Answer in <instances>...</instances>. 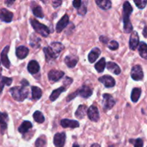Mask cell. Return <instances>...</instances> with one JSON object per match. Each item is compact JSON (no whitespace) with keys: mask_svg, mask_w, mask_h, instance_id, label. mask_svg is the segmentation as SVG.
<instances>
[{"mask_svg":"<svg viewBox=\"0 0 147 147\" xmlns=\"http://www.w3.org/2000/svg\"><path fill=\"white\" fill-rule=\"evenodd\" d=\"M27 70L31 74H36L40 70V65L36 60H31L27 65Z\"/></svg>","mask_w":147,"mask_h":147,"instance_id":"cell-19","label":"cell"},{"mask_svg":"<svg viewBox=\"0 0 147 147\" xmlns=\"http://www.w3.org/2000/svg\"><path fill=\"white\" fill-rule=\"evenodd\" d=\"M76 96H78V90H76V92H74L73 93H71V94L69 95V96L67 97V98H66V101H68V102L70 101V100H71L72 99L74 98Z\"/></svg>","mask_w":147,"mask_h":147,"instance_id":"cell-41","label":"cell"},{"mask_svg":"<svg viewBox=\"0 0 147 147\" xmlns=\"http://www.w3.org/2000/svg\"><path fill=\"white\" fill-rule=\"evenodd\" d=\"M10 93L17 101H23L28 96V90L24 86H16L10 88Z\"/></svg>","mask_w":147,"mask_h":147,"instance_id":"cell-3","label":"cell"},{"mask_svg":"<svg viewBox=\"0 0 147 147\" xmlns=\"http://www.w3.org/2000/svg\"><path fill=\"white\" fill-rule=\"evenodd\" d=\"M86 13V7L84 5V4L82 3V5L79 9H78V14L80 15H84Z\"/></svg>","mask_w":147,"mask_h":147,"instance_id":"cell-38","label":"cell"},{"mask_svg":"<svg viewBox=\"0 0 147 147\" xmlns=\"http://www.w3.org/2000/svg\"><path fill=\"white\" fill-rule=\"evenodd\" d=\"M133 11V7L128 1H125L122 7V20H123L124 32L131 33L133 31V25L130 21V15Z\"/></svg>","mask_w":147,"mask_h":147,"instance_id":"cell-2","label":"cell"},{"mask_svg":"<svg viewBox=\"0 0 147 147\" xmlns=\"http://www.w3.org/2000/svg\"><path fill=\"white\" fill-rule=\"evenodd\" d=\"M101 54V51L98 47H95L92 49L90 51V53L88 55V60H89V63H94L96 61L97 59L98 58Z\"/></svg>","mask_w":147,"mask_h":147,"instance_id":"cell-18","label":"cell"},{"mask_svg":"<svg viewBox=\"0 0 147 147\" xmlns=\"http://www.w3.org/2000/svg\"><path fill=\"white\" fill-rule=\"evenodd\" d=\"M118 47H119V45L115 40H112L108 43V47L111 50H116L118 48Z\"/></svg>","mask_w":147,"mask_h":147,"instance_id":"cell-36","label":"cell"},{"mask_svg":"<svg viewBox=\"0 0 147 147\" xmlns=\"http://www.w3.org/2000/svg\"><path fill=\"white\" fill-rule=\"evenodd\" d=\"M105 66H106L105 59L104 58V57H102V58H101L100 60L95 64V67L98 73H102V72L104 71V70H105Z\"/></svg>","mask_w":147,"mask_h":147,"instance_id":"cell-30","label":"cell"},{"mask_svg":"<svg viewBox=\"0 0 147 147\" xmlns=\"http://www.w3.org/2000/svg\"><path fill=\"white\" fill-rule=\"evenodd\" d=\"M141 90L139 88H135L132 90V92H131V100H132L133 103H136L137 101L139 99L140 96H141Z\"/></svg>","mask_w":147,"mask_h":147,"instance_id":"cell-29","label":"cell"},{"mask_svg":"<svg viewBox=\"0 0 147 147\" xmlns=\"http://www.w3.org/2000/svg\"><path fill=\"white\" fill-rule=\"evenodd\" d=\"M82 1H81V0H75V1H74L73 2H72V4H73L74 7L76 9H79L81 7V6L82 5Z\"/></svg>","mask_w":147,"mask_h":147,"instance_id":"cell-40","label":"cell"},{"mask_svg":"<svg viewBox=\"0 0 147 147\" xmlns=\"http://www.w3.org/2000/svg\"><path fill=\"white\" fill-rule=\"evenodd\" d=\"M61 4H62V1H60V0H54V1H52V4H53L54 8L59 7V6H61Z\"/></svg>","mask_w":147,"mask_h":147,"instance_id":"cell-43","label":"cell"},{"mask_svg":"<svg viewBox=\"0 0 147 147\" xmlns=\"http://www.w3.org/2000/svg\"><path fill=\"white\" fill-rule=\"evenodd\" d=\"M110 147H112V146H110Z\"/></svg>","mask_w":147,"mask_h":147,"instance_id":"cell-51","label":"cell"},{"mask_svg":"<svg viewBox=\"0 0 147 147\" xmlns=\"http://www.w3.org/2000/svg\"><path fill=\"white\" fill-rule=\"evenodd\" d=\"M86 112H87V107H86V106H85V105H80L78 107L76 113H75V116H76L77 119H82L85 116Z\"/></svg>","mask_w":147,"mask_h":147,"instance_id":"cell-24","label":"cell"},{"mask_svg":"<svg viewBox=\"0 0 147 147\" xmlns=\"http://www.w3.org/2000/svg\"><path fill=\"white\" fill-rule=\"evenodd\" d=\"M99 40H100V41L103 43H108V41H109V40H108V37H104V36H100V37H99Z\"/></svg>","mask_w":147,"mask_h":147,"instance_id":"cell-44","label":"cell"},{"mask_svg":"<svg viewBox=\"0 0 147 147\" xmlns=\"http://www.w3.org/2000/svg\"><path fill=\"white\" fill-rule=\"evenodd\" d=\"M78 95L84 98H88L92 95V90L86 86H83L81 88L78 89Z\"/></svg>","mask_w":147,"mask_h":147,"instance_id":"cell-16","label":"cell"},{"mask_svg":"<svg viewBox=\"0 0 147 147\" xmlns=\"http://www.w3.org/2000/svg\"><path fill=\"white\" fill-rule=\"evenodd\" d=\"M130 142H133L134 147H143L144 142L141 139H137L135 140H130Z\"/></svg>","mask_w":147,"mask_h":147,"instance_id":"cell-37","label":"cell"},{"mask_svg":"<svg viewBox=\"0 0 147 147\" xmlns=\"http://www.w3.org/2000/svg\"><path fill=\"white\" fill-rule=\"evenodd\" d=\"M98 80L101 83H102L106 88H112L115 86V79L112 77H111L110 76H108V75L99 78Z\"/></svg>","mask_w":147,"mask_h":147,"instance_id":"cell-11","label":"cell"},{"mask_svg":"<svg viewBox=\"0 0 147 147\" xmlns=\"http://www.w3.org/2000/svg\"><path fill=\"white\" fill-rule=\"evenodd\" d=\"M131 76L133 80L135 81H139L144 78V73H143L142 68L139 65H134L132 67L131 71Z\"/></svg>","mask_w":147,"mask_h":147,"instance_id":"cell-5","label":"cell"},{"mask_svg":"<svg viewBox=\"0 0 147 147\" xmlns=\"http://www.w3.org/2000/svg\"><path fill=\"white\" fill-rule=\"evenodd\" d=\"M66 142V134L64 132L57 133L53 137V144L56 147H63Z\"/></svg>","mask_w":147,"mask_h":147,"instance_id":"cell-7","label":"cell"},{"mask_svg":"<svg viewBox=\"0 0 147 147\" xmlns=\"http://www.w3.org/2000/svg\"><path fill=\"white\" fill-rule=\"evenodd\" d=\"M134 3L135 4V5L137 6V7H138V9H144L145 8L146 5L147 4V1L146 0H135L134 1Z\"/></svg>","mask_w":147,"mask_h":147,"instance_id":"cell-35","label":"cell"},{"mask_svg":"<svg viewBox=\"0 0 147 147\" xmlns=\"http://www.w3.org/2000/svg\"><path fill=\"white\" fill-rule=\"evenodd\" d=\"M60 124L63 128H71V129H75L79 126V123L77 121L70 120V119H62L60 121Z\"/></svg>","mask_w":147,"mask_h":147,"instance_id":"cell-15","label":"cell"},{"mask_svg":"<svg viewBox=\"0 0 147 147\" xmlns=\"http://www.w3.org/2000/svg\"><path fill=\"white\" fill-rule=\"evenodd\" d=\"M21 83H22V86H24V87H26V86H27L29 85V83L26 80H22L21 81Z\"/></svg>","mask_w":147,"mask_h":147,"instance_id":"cell-45","label":"cell"},{"mask_svg":"<svg viewBox=\"0 0 147 147\" xmlns=\"http://www.w3.org/2000/svg\"><path fill=\"white\" fill-rule=\"evenodd\" d=\"M95 3L99 8L104 10H108L112 7V2L110 0H96Z\"/></svg>","mask_w":147,"mask_h":147,"instance_id":"cell-25","label":"cell"},{"mask_svg":"<svg viewBox=\"0 0 147 147\" xmlns=\"http://www.w3.org/2000/svg\"><path fill=\"white\" fill-rule=\"evenodd\" d=\"M32 127H33V125H32L31 122H30L29 121H24L22 123V124L20 126V127H19L18 131L20 134H24L27 133Z\"/></svg>","mask_w":147,"mask_h":147,"instance_id":"cell-21","label":"cell"},{"mask_svg":"<svg viewBox=\"0 0 147 147\" xmlns=\"http://www.w3.org/2000/svg\"><path fill=\"white\" fill-rule=\"evenodd\" d=\"M102 98H103L102 103H103L104 109L110 110L115 106V101L111 95L108 94V93H104L102 95Z\"/></svg>","mask_w":147,"mask_h":147,"instance_id":"cell-6","label":"cell"},{"mask_svg":"<svg viewBox=\"0 0 147 147\" xmlns=\"http://www.w3.org/2000/svg\"><path fill=\"white\" fill-rule=\"evenodd\" d=\"M14 1H5V4H7L8 6H10V4H13Z\"/></svg>","mask_w":147,"mask_h":147,"instance_id":"cell-47","label":"cell"},{"mask_svg":"<svg viewBox=\"0 0 147 147\" xmlns=\"http://www.w3.org/2000/svg\"><path fill=\"white\" fill-rule=\"evenodd\" d=\"M139 44V37L136 31H133L129 40V47L131 50H135Z\"/></svg>","mask_w":147,"mask_h":147,"instance_id":"cell-10","label":"cell"},{"mask_svg":"<svg viewBox=\"0 0 147 147\" xmlns=\"http://www.w3.org/2000/svg\"><path fill=\"white\" fill-rule=\"evenodd\" d=\"M143 35H144V37L147 38V26H146L144 27V30H143Z\"/></svg>","mask_w":147,"mask_h":147,"instance_id":"cell-46","label":"cell"},{"mask_svg":"<svg viewBox=\"0 0 147 147\" xmlns=\"http://www.w3.org/2000/svg\"><path fill=\"white\" fill-rule=\"evenodd\" d=\"M66 88L63 87V86L56 89V90H54L53 92H52L51 95L50 96V98H50V100H51V101H55V100L59 97V96H60L63 92L66 91Z\"/></svg>","mask_w":147,"mask_h":147,"instance_id":"cell-27","label":"cell"},{"mask_svg":"<svg viewBox=\"0 0 147 147\" xmlns=\"http://www.w3.org/2000/svg\"><path fill=\"white\" fill-rule=\"evenodd\" d=\"M7 120H8V115L7 113H1L0 112V126L1 131L3 133L7 128Z\"/></svg>","mask_w":147,"mask_h":147,"instance_id":"cell-23","label":"cell"},{"mask_svg":"<svg viewBox=\"0 0 147 147\" xmlns=\"http://www.w3.org/2000/svg\"><path fill=\"white\" fill-rule=\"evenodd\" d=\"M9 50H10V46H6L4 49H3L2 52L1 53V60L2 63L3 65L6 67V68H10V61L8 58V54Z\"/></svg>","mask_w":147,"mask_h":147,"instance_id":"cell-14","label":"cell"},{"mask_svg":"<svg viewBox=\"0 0 147 147\" xmlns=\"http://www.w3.org/2000/svg\"><path fill=\"white\" fill-rule=\"evenodd\" d=\"M30 22L32 27H33V29L38 34H40V35L44 37H48L49 35V34H50V30H49V28L47 26L39 22L37 20H35V19H30Z\"/></svg>","mask_w":147,"mask_h":147,"instance_id":"cell-4","label":"cell"},{"mask_svg":"<svg viewBox=\"0 0 147 147\" xmlns=\"http://www.w3.org/2000/svg\"><path fill=\"white\" fill-rule=\"evenodd\" d=\"M46 144V141L43 138H38L35 142V146L36 147H41L42 146Z\"/></svg>","mask_w":147,"mask_h":147,"instance_id":"cell-39","label":"cell"},{"mask_svg":"<svg viewBox=\"0 0 147 147\" xmlns=\"http://www.w3.org/2000/svg\"><path fill=\"white\" fill-rule=\"evenodd\" d=\"M107 68L109 71L115 75H119L121 73V70L119 66L113 62H108L107 63Z\"/></svg>","mask_w":147,"mask_h":147,"instance_id":"cell-22","label":"cell"},{"mask_svg":"<svg viewBox=\"0 0 147 147\" xmlns=\"http://www.w3.org/2000/svg\"><path fill=\"white\" fill-rule=\"evenodd\" d=\"M29 53V49L24 46H19L16 49V55L19 59H24Z\"/></svg>","mask_w":147,"mask_h":147,"instance_id":"cell-17","label":"cell"},{"mask_svg":"<svg viewBox=\"0 0 147 147\" xmlns=\"http://www.w3.org/2000/svg\"><path fill=\"white\" fill-rule=\"evenodd\" d=\"M33 37V39L30 38V45H31L32 47H39L38 45H40V39L38 38V37H36L35 35H34V34H33L32 35Z\"/></svg>","mask_w":147,"mask_h":147,"instance_id":"cell-34","label":"cell"},{"mask_svg":"<svg viewBox=\"0 0 147 147\" xmlns=\"http://www.w3.org/2000/svg\"><path fill=\"white\" fill-rule=\"evenodd\" d=\"M0 78H1V73H0Z\"/></svg>","mask_w":147,"mask_h":147,"instance_id":"cell-50","label":"cell"},{"mask_svg":"<svg viewBox=\"0 0 147 147\" xmlns=\"http://www.w3.org/2000/svg\"><path fill=\"white\" fill-rule=\"evenodd\" d=\"M78 60H79L78 57L74 55H68L64 59V62L66 65L70 68L76 66V63H78Z\"/></svg>","mask_w":147,"mask_h":147,"instance_id":"cell-20","label":"cell"},{"mask_svg":"<svg viewBox=\"0 0 147 147\" xmlns=\"http://www.w3.org/2000/svg\"><path fill=\"white\" fill-rule=\"evenodd\" d=\"M12 83V79L10 78L1 77V81H0V93H1V92H2L4 85L10 86Z\"/></svg>","mask_w":147,"mask_h":147,"instance_id":"cell-31","label":"cell"},{"mask_svg":"<svg viewBox=\"0 0 147 147\" xmlns=\"http://www.w3.org/2000/svg\"><path fill=\"white\" fill-rule=\"evenodd\" d=\"M72 147H79V146L77 144H74L73 145V146H72Z\"/></svg>","mask_w":147,"mask_h":147,"instance_id":"cell-49","label":"cell"},{"mask_svg":"<svg viewBox=\"0 0 147 147\" xmlns=\"http://www.w3.org/2000/svg\"><path fill=\"white\" fill-rule=\"evenodd\" d=\"M33 13L35 17H39V18H43L44 17V14L43 12L41 7L37 5L33 8Z\"/></svg>","mask_w":147,"mask_h":147,"instance_id":"cell-33","label":"cell"},{"mask_svg":"<svg viewBox=\"0 0 147 147\" xmlns=\"http://www.w3.org/2000/svg\"><path fill=\"white\" fill-rule=\"evenodd\" d=\"M87 116L92 121H97L99 119V113L97 108L95 106H91L87 109Z\"/></svg>","mask_w":147,"mask_h":147,"instance_id":"cell-9","label":"cell"},{"mask_svg":"<svg viewBox=\"0 0 147 147\" xmlns=\"http://www.w3.org/2000/svg\"><path fill=\"white\" fill-rule=\"evenodd\" d=\"M62 50H63V45L61 42H53L48 47H44L43 52L46 61L50 62L57 58Z\"/></svg>","mask_w":147,"mask_h":147,"instance_id":"cell-1","label":"cell"},{"mask_svg":"<svg viewBox=\"0 0 147 147\" xmlns=\"http://www.w3.org/2000/svg\"><path fill=\"white\" fill-rule=\"evenodd\" d=\"M33 119L37 123H42L45 121V117L43 115V113L39 111H36L34 113H33Z\"/></svg>","mask_w":147,"mask_h":147,"instance_id":"cell-32","label":"cell"},{"mask_svg":"<svg viewBox=\"0 0 147 147\" xmlns=\"http://www.w3.org/2000/svg\"><path fill=\"white\" fill-rule=\"evenodd\" d=\"M90 147H100V146L98 144H93Z\"/></svg>","mask_w":147,"mask_h":147,"instance_id":"cell-48","label":"cell"},{"mask_svg":"<svg viewBox=\"0 0 147 147\" xmlns=\"http://www.w3.org/2000/svg\"><path fill=\"white\" fill-rule=\"evenodd\" d=\"M32 98L33 100H38L42 96V90L37 86H32Z\"/></svg>","mask_w":147,"mask_h":147,"instance_id":"cell-28","label":"cell"},{"mask_svg":"<svg viewBox=\"0 0 147 147\" xmlns=\"http://www.w3.org/2000/svg\"><path fill=\"white\" fill-rule=\"evenodd\" d=\"M138 53L142 58L147 60V44L144 42H141L138 45Z\"/></svg>","mask_w":147,"mask_h":147,"instance_id":"cell-26","label":"cell"},{"mask_svg":"<svg viewBox=\"0 0 147 147\" xmlns=\"http://www.w3.org/2000/svg\"><path fill=\"white\" fill-rule=\"evenodd\" d=\"M72 81H73V80H72L71 78L66 77V78H65L64 81H63V83H64V85H66V86H68V87H69V86H70V85L71 84Z\"/></svg>","mask_w":147,"mask_h":147,"instance_id":"cell-42","label":"cell"},{"mask_svg":"<svg viewBox=\"0 0 147 147\" xmlns=\"http://www.w3.org/2000/svg\"><path fill=\"white\" fill-rule=\"evenodd\" d=\"M69 22V17L68 14H64V15L62 17V18L59 21V22L57 23L56 27V30L57 32H61L66 26L68 25Z\"/></svg>","mask_w":147,"mask_h":147,"instance_id":"cell-13","label":"cell"},{"mask_svg":"<svg viewBox=\"0 0 147 147\" xmlns=\"http://www.w3.org/2000/svg\"><path fill=\"white\" fill-rule=\"evenodd\" d=\"M64 75V73L63 71H61V70H50L48 72V78L49 80L52 82H57L60 80L61 78H62V77Z\"/></svg>","mask_w":147,"mask_h":147,"instance_id":"cell-8","label":"cell"},{"mask_svg":"<svg viewBox=\"0 0 147 147\" xmlns=\"http://www.w3.org/2000/svg\"><path fill=\"white\" fill-rule=\"evenodd\" d=\"M13 14L7 10V9H0V20L4 22L10 23L12 21Z\"/></svg>","mask_w":147,"mask_h":147,"instance_id":"cell-12","label":"cell"}]
</instances>
